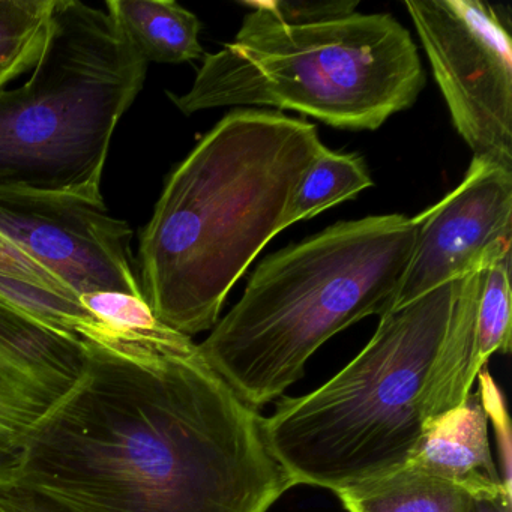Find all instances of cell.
I'll return each instance as SVG.
<instances>
[{
  "mask_svg": "<svg viewBox=\"0 0 512 512\" xmlns=\"http://www.w3.org/2000/svg\"><path fill=\"white\" fill-rule=\"evenodd\" d=\"M37 422L17 487L70 512H268L295 487L265 416L193 355L85 340Z\"/></svg>",
  "mask_w": 512,
  "mask_h": 512,
  "instance_id": "1",
  "label": "cell"
},
{
  "mask_svg": "<svg viewBox=\"0 0 512 512\" xmlns=\"http://www.w3.org/2000/svg\"><path fill=\"white\" fill-rule=\"evenodd\" d=\"M325 148L316 125L233 110L170 173L140 233L139 283L158 320L211 331L257 254L286 230L302 178Z\"/></svg>",
  "mask_w": 512,
  "mask_h": 512,
  "instance_id": "2",
  "label": "cell"
},
{
  "mask_svg": "<svg viewBox=\"0 0 512 512\" xmlns=\"http://www.w3.org/2000/svg\"><path fill=\"white\" fill-rule=\"evenodd\" d=\"M424 218L340 221L266 257L200 355L254 409L283 397L329 338L388 313Z\"/></svg>",
  "mask_w": 512,
  "mask_h": 512,
  "instance_id": "3",
  "label": "cell"
},
{
  "mask_svg": "<svg viewBox=\"0 0 512 512\" xmlns=\"http://www.w3.org/2000/svg\"><path fill=\"white\" fill-rule=\"evenodd\" d=\"M424 85L416 44L389 14L290 26L251 8L233 41L205 56L190 91L169 98L187 116L274 107L340 130L376 131L410 109Z\"/></svg>",
  "mask_w": 512,
  "mask_h": 512,
  "instance_id": "4",
  "label": "cell"
},
{
  "mask_svg": "<svg viewBox=\"0 0 512 512\" xmlns=\"http://www.w3.org/2000/svg\"><path fill=\"white\" fill-rule=\"evenodd\" d=\"M460 283L383 314L340 373L310 394L278 401L265 418L266 442L295 487L337 493L407 463L421 440L422 401Z\"/></svg>",
  "mask_w": 512,
  "mask_h": 512,
  "instance_id": "5",
  "label": "cell"
},
{
  "mask_svg": "<svg viewBox=\"0 0 512 512\" xmlns=\"http://www.w3.org/2000/svg\"><path fill=\"white\" fill-rule=\"evenodd\" d=\"M148 65L107 11L56 0L49 43L28 82L0 89V193L104 203L113 134Z\"/></svg>",
  "mask_w": 512,
  "mask_h": 512,
  "instance_id": "6",
  "label": "cell"
},
{
  "mask_svg": "<svg viewBox=\"0 0 512 512\" xmlns=\"http://www.w3.org/2000/svg\"><path fill=\"white\" fill-rule=\"evenodd\" d=\"M452 124L473 157L512 170L511 13L479 0H406Z\"/></svg>",
  "mask_w": 512,
  "mask_h": 512,
  "instance_id": "7",
  "label": "cell"
},
{
  "mask_svg": "<svg viewBox=\"0 0 512 512\" xmlns=\"http://www.w3.org/2000/svg\"><path fill=\"white\" fill-rule=\"evenodd\" d=\"M0 235L79 298L124 293L143 299L133 230L104 203L64 194L0 193Z\"/></svg>",
  "mask_w": 512,
  "mask_h": 512,
  "instance_id": "8",
  "label": "cell"
},
{
  "mask_svg": "<svg viewBox=\"0 0 512 512\" xmlns=\"http://www.w3.org/2000/svg\"><path fill=\"white\" fill-rule=\"evenodd\" d=\"M512 170L473 157L463 182L425 211L389 311L511 254Z\"/></svg>",
  "mask_w": 512,
  "mask_h": 512,
  "instance_id": "9",
  "label": "cell"
},
{
  "mask_svg": "<svg viewBox=\"0 0 512 512\" xmlns=\"http://www.w3.org/2000/svg\"><path fill=\"white\" fill-rule=\"evenodd\" d=\"M472 497H508L491 454L488 422L478 392L424 421L421 440L407 463Z\"/></svg>",
  "mask_w": 512,
  "mask_h": 512,
  "instance_id": "10",
  "label": "cell"
},
{
  "mask_svg": "<svg viewBox=\"0 0 512 512\" xmlns=\"http://www.w3.org/2000/svg\"><path fill=\"white\" fill-rule=\"evenodd\" d=\"M73 383L0 356V494L17 487L32 430Z\"/></svg>",
  "mask_w": 512,
  "mask_h": 512,
  "instance_id": "11",
  "label": "cell"
},
{
  "mask_svg": "<svg viewBox=\"0 0 512 512\" xmlns=\"http://www.w3.org/2000/svg\"><path fill=\"white\" fill-rule=\"evenodd\" d=\"M106 8L148 64H185L205 55L202 23L175 0H109Z\"/></svg>",
  "mask_w": 512,
  "mask_h": 512,
  "instance_id": "12",
  "label": "cell"
},
{
  "mask_svg": "<svg viewBox=\"0 0 512 512\" xmlns=\"http://www.w3.org/2000/svg\"><path fill=\"white\" fill-rule=\"evenodd\" d=\"M484 271L461 280L448 335L425 389L424 421L463 403L476 382V310Z\"/></svg>",
  "mask_w": 512,
  "mask_h": 512,
  "instance_id": "13",
  "label": "cell"
},
{
  "mask_svg": "<svg viewBox=\"0 0 512 512\" xmlns=\"http://www.w3.org/2000/svg\"><path fill=\"white\" fill-rule=\"evenodd\" d=\"M335 494L347 512H467L473 499L409 464Z\"/></svg>",
  "mask_w": 512,
  "mask_h": 512,
  "instance_id": "14",
  "label": "cell"
},
{
  "mask_svg": "<svg viewBox=\"0 0 512 512\" xmlns=\"http://www.w3.org/2000/svg\"><path fill=\"white\" fill-rule=\"evenodd\" d=\"M0 356L76 382L85 365V340L53 331L0 302Z\"/></svg>",
  "mask_w": 512,
  "mask_h": 512,
  "instance_id": "15",
  "label": "cell"
},
{
  "mask_svg": "<svg viewBox=\"0 0 512 512\" xmlns=\"http://www.w3.org/2000/svg\"><path fill=\"white\" fill-rule=\"evenodd\" d=\"M0 302L53 331L101 344L127 343L80 298L0 274Z\"/></svg>",
  "mask_w": 512,
  "mask_h": 512,
  "instance_id": "16",
  "label": "cell"
},
{
  "mask_svg": "<svg viewBox=\"0 0 512 512\" xmlns=\"http://www.w3.org/2000/svg\"><path fill=\"white\" fill-rule=\"evenodd\" d=\"M373 185L367 164L356 154H344L323 148L302 178L286 227L311 220L320 212L355 199Z\"/></svg>",
  "mask_w": 512,
  "mask_h": 512,
  "instance_id": "17",
  "label": "cell"
},
{
  "mask_svg": "<svg viewBox=\"0 0 512 512\" xmlns=\"http://www.w3.org/2000/svg\"><path fill=\"white\" fill-rule=\"evenodd\" d=\"M55 7L56 0H0V89L37 67Z\"/></svg>",
  "mask_w": 512,
  "mask_h": 512,
  "instance_id": "18",
  "label": "cell"
},
{
  "mask_svg": "<svg viewBox=\"0 0 512 512\" xmlns=\"http://www.w3.org/2000/svg\"><path fill=\"white\" fill-rule=\"evenodd\" d=\"M80 301L128 343L175 355H191L199 350L193 338L161 323L145 299L124 293H91Z\"/></svg>",
  "mask_w": 512,
  "mask_h": 512,
  "instance_id": "19",
  "label": "cell"
},
{
  "mask_svg": "<svg viewBox=\"0 0 512 512\" xmlns=\"http://www.w3.org/2000/svg\"><path fill=\"white\" fill-rule=\"evenodd\" d=\"M511 254L491 263L482 277L476 310V374L494 353L511 352Z\"/></svg>",
  "mask_w": 512,
  "mask_h": 512,
  "instance_id": "20",
  "label": "cell"
},
{
  "mask_svg": "<svg viewBox=\"0 0 512 512\" xmlns=\"http://www.w3.org/2000/svg\"><path fill=\"white\" fill-rule=\"evenodd\" d=\"M479 386V401L484 409L488 424L493 425L496 436L497 454H499L500 479L506 493L512 496V436L511 421L506 409L505 395L491 376L488 367L482 368L476 376Z\"/></svg>",
  "mask_w": 512,
  "mask_h": 512,
  "instance_id": "21",
  "label": "cell"
},
{
  "mask_svg": "<svg viewBox=\"0 0 512 512\" xmlns=\"http://www.w3.org/2000/svg\"><path fill=\"white\" fill-rule=\"evenodd\" d=\"M245 7L259 8L271 14L284 25H316L352 16L358 8V0H340V2H308V0H257L244 2Z\"/></svg>",
  "mask_w": 512,
  "mask_h": 512,
  "instance_id": "22",
  "label": "cell"
},
{
  "mask_svg": "<svg viewBox=\"0 0 512 512\" xmlns=\"http://www.w3.org/2000/svg\"><path fill=\"white\" fill-rule=\"evenodd\" d=\"M0 274L34 284V286L43 287V289L76 296L64 284L59 283L44 266L35 262L32 257L17 248L4 235H0ZM76 298H79V296H76Z\"/></svg>",
  "mask_w": 512,
  "mask_h": 512,
  "instance_id": "23",
  "label": "cell"
},
{
  "mask_svg": "<svg viewBox=\"0 0 512 512\" xmlns=\"http://www.w3.org/2000/svg\"><path fill=\"white\" fill-rule=\"evenodd\" d=\"M0 512H70L44 497L20 488L0 494Z\"/></svg>",
  "mask_w": 512,
  "mask_h": 512,
  "instance_id": "24",
  "label": "cell"
},
{
  "mask_svg": "<svg viewBox=\"0 0 512 512\" xmlns=\"http://www.w3.org/2000/svg\"><path fill=\"white\" fill-rule=\"evenodd\" d=\"M467 512H512L508 497H473Z\"/></svg>",
  "mask_w": 512,
  "mask_h": 512,
  "instance_id": "25",
  "label": "cell"
}]
</instances>
